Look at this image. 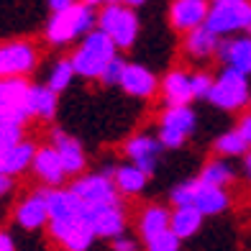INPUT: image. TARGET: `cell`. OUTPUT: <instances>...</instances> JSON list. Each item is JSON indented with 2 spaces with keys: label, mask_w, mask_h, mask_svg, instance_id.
Returning <instances> with one entry per match:
<instances>
[{
  "label": "cell",
  "mask_w": 251,
  "mask_h": 251,
  "mask_svg": "<svg viewBox=\"0 0 251 251\" xmlns=\"http://www.w3.org/2000/svg\"><path fill=\"white\" fill-rule=\"evenodd\" d=\"M215 59H218L223 67H233V70L244 72L251 77V36L244 33V36H223L218 44V51H215Z\"/></svg>",
  "instance_id": "cell-13"
},
{
  "label": "cell",
  "mask_w": 251,
  "mask_h": 251,
  "mask_svg": "<svg viewBox=\"0 0 251 251\" xmlns=\"http://www.w3.org/2000/svg\"><path fill=\"white\" fill-rule=\"evenodd\" d=\"M47 226H49V236L64 251H90V246H93L95 238H98L95 231L90 228L85 215H72V218H49Z\"/></svg>",
  "instance_id": "cell-6"
},
{
  "label": "cell",
  "mask_w": 251,
  "mask_h": 251,
  "mask_svg": "<svg viewBox=\"0 0 251 251\" xmlns=\"http://www.w3.org/2000/svg\"><path fill=\"white\" fill-rule=\"evenodd\" d=\"M213 108L226 110V113H238L251 102V87H249V75L223 67L218 77H213V87L208 90V98Z\"/></svg>",
  "instance_id": "cell-3"
},
{
  "label": "cell",
  "mask_w": 251,
  "mask_h": 251,
  "mask_svg": "<svg viewBox=\"0 0 251 251\" xmlns=\"http://www.w3.org/2000/svg\"><path fill=\"white\" fill-rule=\"evenodd\" d=\"M200 179L208 182V185H215V187H228L236 182V169L228 164L226 156H218V159H210V162L202 164Z\"/></svg>",
  "instance_id": "cell-27"
},
{
  "label": "cell",
  "mask_w": 251,
  "mask_h": 251,
  "mask_svg": "<svg viewBox=\"0 0 251 251\" xmlns=\"http://www.w3.org/2000/svg\"><path fill=\"white\" fill-rule=\"evenodd\" d=\"M113 182H116V190L121 192V198H136L146 190L149 175L144 169H139L133 162H128V164H118L113 169Z\"/></svg>",
  "instance_id": "cell-21"
},
{
  "label": "cell",
  "mask_w": 251,
  "mask_h": 251,
  "mask_svg": "<svg viewBox=\"0 0 251 251\" xmlns=\"http://www.w3.org/2000/svg\"><path fill=\"white\" fill-rule=\"evenodd\" d=\"M162 151H164V146L159 144L156 136H149V133H136L123 144V154L139 169H144L149 177L156 172V162H159V154Z\"/></svg>",
  "instance_id": "cell-12"
},
{
  "label": "cell",
  "mask_w": 251,
  "mask_h": 251,
  "mask_svg": "<svg viewBox=\"0 0 251 251\" xmlns=\"http://www.w3.org/2000/svg\"><path fill=\"white\" fill-rule=\"evenodd\" d=\"M110 249L113 251H141V244H139V238H133L128 233H121L116 238H110Z\"/></svg>",
  "instance_id": "cell-35"
},
{
  "label": "cell",
  "mask_w": 251,
  "mask_h": 251,
  "mask_svg": "<svg viewBox=\"0 0 251 251\" xmlns=\"http://www.w3.org/2000/svg\"><path fill=\"white\" fill-rule=\"evenodd\" d=\"M159 93H162L167 105H185L195 100L192 95V77L185 70H172L159 79Z\"/></svg>",
  "instance_id": "cell-20"
},
{
  "label": "cell",
  "mask_w": 251,
  "mask_h": 251,
  "mask_svg": "<svg viewBox=\"0 0 251 251\" xmlns=\"http://www.w3.org/2000/svg\"><path fill=\"white\" fill-rule=\"evenodd\" d=\"M192 205L208 218V215H221L231 208V195L226 187H215L202 182L200 177L192 179Z\"/></svg>",
  "instance_id": "cell-18"
},
{
  "label": "cell",
  "mask_w": 251,
  "mask_h": 251,
  "mask_svg": "<svg viewBox=\"0 0 251 251\" xmlns=\"http://www.w3.org/2000/svg\"><path fill=\"white\" fill-rule=\"evenodd\" d=\"M28 87L26 77H0V123L26 126L31 118Z\"/></svg>",
  "instance_id": "cell-7"
},
{
  "label": "cell",
  "mask_w": 251,
  "mask_h": 251,
  "mask_svg": "<svg viewBox=\"0 0 251 251\" xmlns=\"http://www.w3.org/2000/svg\"><path fill=\"white\" fill-rule=\"evenodd\" d=\"M169 215L172 210L164 208V205H146L139 215V236L141 241H149L151 236L162 233L169 228Z\"/></svg>",
  "instance_id": "cell-26"
},
{
  "label": "cell",
  "mask_w": 251,
  "mask_h": 251,
  "mask_svg": "<svg viewBox=\"0 0 251 251\" xmlns=\"http://www.w3.org/2000/svg\"><path fill=\"white\" fill-rule=\"evenodd\" d=\"M190 77H192V95L195 98H208V90L213 87V75L205 72V70H198Z\"/></svg>",
  "instance_id": "cell-34"
},
{
  "label": "cell",
  "mask_w": 251,
  "mask_h": 251,
  "mask_svg": "<svg viewBox=\"0 0 251 251\" xmlns=\"http://www.w3.org/2000/svg\"><path fill=\"white\" fill-rule=\"evenodd\" d=\"M18 141H24V126L18 123H0V154L13 149Z\"/></svg>",
  "instance_id": "cell-31"
},
{
  "label": "cell",
  "mask_w": 251,
  "mask_h": 251,
  "mask_svg": "<svg viewBox=\"0 0 251 251\" xmlns=\"http://www.w3.org/2000/svg\"><path fill=\"white\" fill-rule=\"evenodd\" d=\"M241 159H244V175H246V179L251 182V149H249Z\"/></svg>",
  "instance_id": "cell-40"
},
{
  "label": "cell",
  "mask_w": 251,
  "mask_h": 251,
  "mask_svg": "<svg viewBox=\"0 0 251 251\" xmlns=\"http://www.w3.org/2000/svg\"><path fill=\"white\" fill-rule=\"evenodd\" d=\"M85 218L90 223V228L95 231L98 238H116L121 233H126V226H128V218H126V210L121 202H102V205H87Z\"/></svg>",
  "instance_id": "cell-10"
},
{
  "label": "cell",
  "mask_w": 251,
  "mask_h": 251,
  "mask_svg": "<svg viewBox=\"0 0 251 251\" xmlns=\"http://www.w3.org/2000/svg\"><path fill=\"white\" fill-rule=\"evenodd\" d=\"M75 77H77V72H75V67H72V59H70V56H64V59L54 62L51 72H49V79H47V85L54 90V93H64V90L72 85V79H75Z\"/></svg>",
  "instance_id": "cell-29"
},
{
  "label": "cell",
  "mask_w": 251,
  "mask_h": 251,
  "mask_svg": "<svg viewBox=\"0 0 251 251\" xmlns=\"http://www.w3.org/2000/svg\"><path fill=\"white\" fill-rule=\"evenodd\" d=\"M144 251H182V238L172 233V228L151 236L149 241H144Z\"/></svg>",
  "instance_id": "cell-30"
},
{
  "label": "cell",
  "mask_w": 251,
  "mask_h": 251,
  "mask_svg": "<svg viewBox=\"0 0 251 251\" xmlns=\"http://www.w3.org/2000/svg\"><path fill=\"white\" fill-rule=\"evenodd\" d=\"M10 179H13V177H8L5 172H0V198H3L5 192L10 190Z\"/></svg>",
  "instance_id": "cell-39"
},
{
  "label": "cell",
  "mask_w": 251,
  "mask_h": 251,
  "mask_svg": "<svg viewBox=\"0 0 251 251\" xmlns=\"http://www.w3.org/2000/svg\"><path fill=\"white\" fill-rule=\"evenodd\" d=\"M56 154H59L62 159V164H64V172L67 177H77V175H82L85 172V167H87V156H85V149H82V144H79L75 136H70L67 131L62 128H54L51 131V141H49Z\"/></svg>",
  "instance_id": "cell-15"
},
{
  "label": "cell",
  "mask_w": 251,
  "mask_h": 251,
  "mask_svg": "<svg viewBox=\"0 0 251 251\" xmlns=\"http://www.w3.org/2000/svg\"><path fill=\"white\" fill-rule=\"evenodd\" d=\"M159 126H167V128H177L182 133L192 136L198 128V113L190 108V102L185 105H167L159 116Z\"/></svg>",
  "instance_id": "cell-25"
},
{
  "label": "cell",
  "mask_w": 251,
  "mask_h": 251,
  "mask_svg": "<svg viewBox=\"0 0 251 251\" xmlns=\"http://www.w3.org/2000/svg\"><path fill=\"white\" fill-rule=\"evenodd\" d=\"M0 251H16V241L10 238V233L0 231Z\"/></svg>",
  "instance_id": "cell-37"
},
{
  "label": "cell",
  "mask_w": 251,
  "mask_h": 251,
  "mask_svg": "<svg viewBox=\"0 0 251 251\" xmlns=\"http://www.w3.org/2000/svg\"><path fill=\"white\" fill-rule=\"evenodd\" d=\"M202 218L205 215L195 205H175L172 215H169V228H172V233H177L185 241V238H192L202 228Z\"/></svg>",
  "instance_id": "cell-24"
},
{
  "label": "cell",
  "mask_w": 251,
  "mask_h": 251,
  "mask_svg": "<svg viewBox=\"0 0 251 251\" xmlns=\"http://www.w3.org/2000/svg\"><path fill=\"white\" fill-rule=\"evenodd\" d=\"M251 24V0H213L205 26L218 36H233L244 33Z\"/></svg>",
  "instance_id": "cell-5"
},
{
  "label": "cell",
  "mask_w": 251,
  "mask_h": 251,
  "mask_svg": "<svg viewBox=\"0 0 251 251\" xmlns=\"http://www.w3.org/2000/svg\"><path fill=\"white\" fill-rule=\"evenodd\" d=\"M82 3H90V5H102V0H82Z\"/></svg>",
  "instance_id": "cell-42"
},
{
  "label": "cell",
  "mask_w": 251,
  "mask_h": 251,
  "mask_svg": "<svg viewBox=\"0 0 251 251\" xmlns=\"http://www.w3.org/2000/svg\"><path fill=\"white\" fill-rule=\"evenodd\" d=\"M16 223L24 231H39L49 223V202H47V190L31 192L18 202V208L13 213Z\"/></svg>",
  "instance_id": "cell-16"
},
{
  "label": "cell",
  "mask_w": 251,
  "mask_h": 251,
  "mask_svg": "<svg viewBox=\"0 0 251 251\" xmlns=\"http://www.w3.org/2000/svg\"><path fill=\"white\" fill-rule=\"evenodd\" d=\"M39 49L33 41L13 39L0 44V77H26L36 70Z\"/></svg>",
  "instance_id": "cell-8"
},
{
  "label": "cell",
  "mask_w": 251,
  "mask_h": 251,
  "mask_svg": "<svg viewBox=\"0 0 251 251\" xmlns=\"http://www.w3.org/2000/svg\"><path fill=\"white\" fill-rule=\"evenodd\" d=\"M39 146L33 141H18L13 149H8L5 154H0V172H5L8 177H18L24 175L26 169H31L33 154H36Z\"/></svg>",
  "instance_id": "cell-22"
},
{
  "label": "cell",
  "mask_w": 251,
  "mask_h": 251,
  "mask_svg": "<svg viewBox=\"0 0 251 251\" xmlns=\"http://www.w3.org/2000/svg\"><path fill=\"white\" fill-rule=\"evenodd\" d=\"M218 44H221V36L202 24V26H195L192 31L185 33V39H182V49H185V54L190 56V59L205 62V59H210V56H215Z\"/></svg>",
  "instance_id": "cell-19"
},
{
  "label": "cell",
  "mask_w": 251,
  "mask_h": 251,
  "mask_svg": "<svg viewBox=\"0 0 251 251\" xmlns=\"http://www.w3.org/2000/svg\"><path fill=\"white\" fill-rule=\"evenodd\" d=\"M93 28H98L95 5L77 0V3H72L64 10H54L51 18L47 21L44 36H47V41L51 47H67V44L82 39L85 33H90Z\"/></svg>",
  "instance_id": "cell-1"
},
{
  "label": "cell",
  "mask_w": 251,
  "mask_h": 251,
  "mask_svg": "<svg viewBox=\"0 0 251 251\" xmlns=\"http://www.w3.org/2000/svg\"><path fill=\"white\" fill-rule=\"evenodd\" d=\"M249 105H251V102H249Z\"/></svg>",
  "instance_id": "cell-45"
},
{
  "label": "cell",
  "mask_w": 251,
  "mask_h": 251,
  "mask_svg": "<svg viewBox=\"0 0 251 251\" xmlns=\"http://www.w3.org/2000/svg\"><path fill=\"white\" fill-rule=\"evenodd\" d=\"M98 28L105 31L116 41L118 51H126L139 39L141 24L139 16H136V8L126 3H102V8L98 10Z\"/></svg>",
  "instance_id": "cell-4"
},
{
  "label": "cell",
  "mask_w": 251,
  "mask_h": 251,
  "mask_svg": "<svg viewBox=\"0 0 251 251\" xmlns=\"http://www.w3.org/2000/svg\"><path fill=\"white\" fill-rule=\"evenodd\" d=\"M31 172L39 177L41 185L47 187H62V182L67 179V172H64V164L56 149L51 144L47 146H39L36 154H33V162H31Z\"/></svg>",
  "instance_id": "cell-17"
},
{
  "label": "cell",
  "mask_w": 251,
  "mask_h": 251,
  "mask_svg": "<svg viewBox=\"0 0 251 251\" xmlns=\"http://www.w3.org/2000/svg\"><path fill=\"white\" fill-rule=\"evenodd\" d=\"M156 139H159V144H162L164 149H182L190 136H187V133H182V131H177V128H167V126H159Z\"/></svg>",
  "instance_id": "cell-32"
},
{
  "label": "cell",
  "mask_w": 251,
  "mask_h": 251,
  "mask_svg": "<svg viewBox=\"0 0 251 251\" xmlns=\"http://www.w3.org/2000/svg\"><path fill=\"white\" fill-rule=\"evenodd\" d=\"M118 54V47L105 31L93 28L90 33H85L79 39V47L72 51V67L77 77L82 79H100L102 70L108 67V62Z\"/></svg>",
  "instance_id": "cell-2"
},
{
  "label": "cell",
  "mask_w": 251,
  "mask_h": 251,
  "mask_svg": "<svg viewBox=\"0 0 251 251\" xmlns=\"http://www.w3.org/2000/svg\"><path fill=\"white\" fill-rule=\"evenodd\" d=\"M70 190L82 200L85 205H102V202H121V192L116 190L113 177L102 172L77 175V179L70 185Z\"/></svg>",
  "instance_id": "cell-9"
},
{
  "label": "cell",
  "mask_w": 251,
  "mask_h": 251,
  "mask_svg": "<svg viewBox=\"0 0 251 251\" xmlns=\"http://www.w3.org/2000/svg\"><path fill=\"white\" fill-rule=\"evenodd\" d=\"M123 67H126V59L121 54H116L113 59L108 62V67L102 70V75H100V82L105 85V87H110V85H118L121 82V77H123Z\"/></svg>",
  "instance_id": "cell-33"
},
{
  "label": "cell",
  "mask_w": 251,
  "mask_h": 251,
  "mask_svg": "<svg viewBox=\"0 0 251 251\" xmlns=\"http://www.w3.org/2000/svg\"><path fill=\"white\" fill-rule=\"evenodd\" d=\"M213 151L218 156H226V159H236V156H244L249 151V146L244 141V136L233 128V131L221 133L218 139L213 141Z\"/></svg>",
  "instance_id": "cell-28"
},
{
  "label": "cell",
  "mask_w": 251,
  "mask_h": 251,
  "mask_svg": "<svg viewBox=\"0 0 251 251\" xmlns=\"http://www.w3.org/2000/svg\"><path fill=\"white\" fill-rule=\"evenodd\" d=\"M59 108V93H54L49 85H31L28 87V113L31 118L51 121Z\"/></svg>",
  "instance_id": "cell-23"
},
{
  "label": "cell",
  "mask_w": 251,
  "mask_h": 251,
  "mask_svg": "<svg viewBox=\"0 0 251 251\" xmlns=\"http://www.w3.org/2000/svg\"><path fill=\"white\" fill-rule=\"evenodd\" d=\"M102 3H123V0H102Z\"/></svg>",
  "instance_id": "cell-43"
},
{
  "label": "cell",
  "mask_w": 251,
  "mask_h": 251,
  "mask_svg": "<svg viewBox=\"0 0 251 251\" xmlns=\"http://www.w3.org/2000/svg\"><path fill=\"white\" fill-rule=\"evenodd\" d=\"M244 33H249V36H251V24H249V26H246V31H244Z\"/></svg>",
  "instance_id": "cell-44"
},
{
  "label": "cell",
  "mask_w": 251,
  "mask_h": 251,
  "mask_svg": "<svg viewBox=\"0 0 251 251\" xmlns=\"http://www.w3.org/2000/svg\"><path fill=\"white\" fill-rule=\"evenodd\" d=\"M118 87L123 90L126 95L146 100V98H154L159 93V77L149 70V67L136 64V62H126Z\"/></svg>",
  "instance_id": "cell-11"
},
{
  "label": "cell",
  "mask_w": 251,
  "mask_h": 251,
  "mask_svg": "<svg viewBox=\"0 0 251 251\" xmlns=\"http://www.w3.org/2000/svg\"><path fill=\"white\" fill-rule=\"evenodd\" d=\"M72 3H77V0H47V5H49L51 13H54V10H64V8H70Z\"/></svg>",
  "instance_id": "cell-38"
},
{
  "label": "cell",
  "mask_w": 251,
  "mask_h": 251,
  "mask_svg": "<svg viewBox=\"0 0 251 251\" xmlns=\"http://www.w3.org/2000/svg\"><path fill=\"white\" fill-rule=\"evenodd\" d=\"M123 3H126V5H131V8H139V5L146 3V0H123Z\"/></svg>",
  "instance_id": "cell-41"
},
{
  "label": "cell",
  "mask_w": 251,
  "mask_h": 251,
  "mask_svg": "<svg viewBox=\"0 0 251 251\" xmlns=\"http://www.w3.org/2000/svg\"><path fill=\"white\" fill-rule=\"evenodd\" d=\"M210 10V0H172L169 3V26L179 33H187L202 26Z\"/></svg>",
  "instance_id": "cell-14"
},
{
  "label": "cell",
  "mask_w": 251,
  "mask_h": 251,
  "mask_svg": "<svg viewBox=\"0 0 251 251\" xmlns=\"http://www.w3.org/2000/svg\"><path fill=\"white\" fill-rule=\"evenodd\" d=\"M236 131L244 136V141H246V146L251 149V110H246L241 118H238V126H236Z\"/></svg>",
  "instance_id": "cell-36"
}]
</instances>
